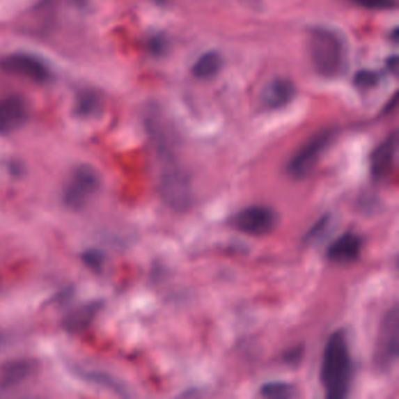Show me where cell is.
<instances>
[{"label":"cell","mask_w":399,"mask_h":399,"mask_svg":"<svg viewBox=\"0 0 399 399\" xmlns=\"http://www.w3.org/2000/svg\"><path fill=\"white\" fill-rule=\"evenodd\" d=\"M146 125L154 144L161 196L169 206L183 211L189 208L191 203V187L187 175L180 164L171 141L158 115L149 111Z\"/></svg>","instance_id":"obj_1"},{"label":"cell","mask_w":399,"mask_h":399,"mask_svg":"<svg viewBox=\"0 0 399 399\" xmlns=\"http://www.w3.org/2000/svg\"><path fill=\"white\" fill-rule=\"evenodd\" d=\"M320 376L328 398L343 399L349 395L354 366L348 341L343 330L334 331L327 340Z\"/></svg>","instance_id":"obj_2"},{"label":"cell","mask_w":399,"mask_h":399,"mask_svg":"<svg viewBox=\"0 0 399 399\" xmlns=\"http://www.w3.org/2000/svg\"><path fill=\"white\" fill-rule=\"evenodd\" d=\"M309 54L316 72L324 77H336L347 67V48L343 39L328 29H314L309 37Z\"/></svg>","instance_id":"obj_3"},{"label":"cell","mask_w":399,"mask_h":399,"mask_svg":"<svg viewBox=\"0 0 399 399\" xmlns=\"http://www.w3.org/2000/svg\"><path fill=\"white\" fill-rule=\"evenodd\" d=\"M100 187V175L92 165H77L63 187V203L72 211H82L92 202Z\"/></svg>","instance_id":"obj_4"},{"label":"cell","mask_w":399,"mask_h":399,"mask_svg":"<svg viewBox=\"0 0 399 399\" xmlns=\"http://www.w3.org/2000/svg\"><path fill=\"white\" fill-rule=\"evenodd\" d=\"M399 352V311L395 304L382 319L375 345L374 363L381 371H389L395 366Z\"/></svg>","instance_id":"obj_5"},{"label":"cell","mask_w":399,"mask_h":399,"mask_svg":"<svg viewBox=\"0 0 399 399\" xmlns=\"http://www.w3.org/2000/svg\"><path fill=\"white\" fill-rule=\"evenodd\" d=\"M335 135V129H323L311 136L288 162L287 171L290 176L300 180L309 175L311 170L315 168L323 152L329 148Z\"/></svg>","instance_id":"obj_6"},{"label":"cell","mask_w":399,"mask_h":399,"mask_svg":"<svg viewBox=\"0 0 399 399\" xmlns=\"http://www.w3.org/2000/svg\"><path fill=\"white\" fill-rule=\"evenodd\" d=\"M278 213L265 205H253L239 211L232 224L242 233L249 235H266L278 226Z\"/></svg>","instance_id":"obj_7"},{"label":"cell","mask_w":399,"mask_h":399,"mask_svg":"<svg viewBox=\"0 0 399 399\" xmlns=\"http://www.w3.org/2000/svg\"><path fill=\"white\" fill-rule=\"evenodd\" d=\"M0 68L6 73L25 77L34 82H46L51 77V70L46 63L36 55L17 52L0 60Z\"/></svg>","instance_id":"obj_8"},{"label":"cell","mask_w":399,"mask_h":399,"mask_svg":"<svg viewBox=\"0 0 399 399\" xmlns=\"http://www.w3.org/2000/svg\"><path fill=\"white\" fill-rule=\"evenodd\" d=\"M29 120V106L20 96L0 99V134L17 132Z\"/></svg>","instance_id":"obj_9"},{"label":"cell","mask_w":399,"mask_h":399,"mask_svg":"<svg viewBox=\"0 0 399 399\" xmlns=\"http://www.w3.org/2000/svg\"><path fill=\"white\" fill-rule=\"evenodd\" d=\"M398 146L397 132L389 135L370 156V173L376 182H381L390 176L395 164L396 152Z\"/></svg>","instance_id":"obj_10"},{"label":"cell","mask_w":399,"mask_h":399,"mask_svg":"<svg viewBox=\"0 0 399 399\" xmlns=\"http://www.w3.org/2000/svg\"><path fill=\"white\" fill-rule=\"evenodd\" d=\"M363 240L359 235L348 232L340 235L328 247L327 256L338 264H348L359 259L362 252Z\"/></svg>","instance_id":"obj_11"},{"label":"cell","mask_w":399,"mask_h":399,"mask_svg":"<svg viewBox=\"0 0 399 399\" xmlns=\"http://www.w3.org/2000/svg\"><path fill=\"white\" fill-rule=\"evenodd\" d=\"M38 363L30 359H13L0 369V389L8 390L22 384L37 371Z\"/></svg>","instance_id":"obj_12"},{"label":"cell","mask_w":399,"mask_h":399,"mask_svg":"<svg viewBox=\"0 0 399 399\" xmlns=\"http://www.w3.org/2000/svg\"><path fill=\"white\" fill-rule=\"evenodd\" d=\"M297 95L295 84L285 77H276L268 82L261 92V99L265 104L272 108L286 106Z\"/></svg>","instance_id":"obj_13"},{"label":"cell","mask_w":399,"mask_h":399,"mask_svg":"<svg viewBox=\"0 0 399 399\" xmlns=\"http://www.w3.org/2000/svg\"><path fill=\"white\" fill-rule=\"evenodd\" d=\"M101 308H102V302L92 301L89 304L74 309L63 319V328L70 334L82 333L92 326Z\"/></svg>","instance_id":"obj_14"},{"label":"cell","mask_w":399,"mask_h":399,"mask_svg":"<svg viewBox=\"0 0 399 399\" xmlns=\"http://www.w3.org/2000/svg\"><path fill=\"white\" fill-rule=\"evenodd\" d=\"M102 96L94 89H84L79 93L74 103V114L79 118H94L102 109Z\"/></svg>","instance_id":"obj_15"},{"label":"cell","mask_w":399,"mask_h":399,"mask_svg":"<svg viewBox=\"0 0 399 399\" xmlns=\"http://www.w3.org/2000/svg\"><path fill=\"white\" fill-rule=\"evenodd\" d=\"M221 66H223L221 55L217 52H208L194 63L192 72L194 77L198 79L208 80L217 75Z\"/></svg>","instance_id":"obj_16"},{"label":"cell","mask_w":399,"mask_h":399,"mask_svg":"<svg viewBox=\"0 0 399 399\" xmlns=\"http://www.w3.org/2000/svg\"><path fill=\"white\" fill-rule=\"evenodd\" d=\"M260 393L266 398H290L295 396V388L287 382H269L261 386Z\"/></svg>","instance_id":"obj_17"},{"label":"cell","mask_w":399,"mask_h":399,"mask_svg":"<svg viewBox=\"0 0 399 399\" xmlns=\"http://www.w3.org/2000/svg\"><path fill=\"white\" fill-rule=\"evenodd\" d=\"M84 377H87L88 381H93L94 383L101 384L107 389H111L113 391L125 392V389L120 383L115 381L113 377H110L109 375L100 374V373H89V374H84Z\"/></svg>","instance_id":"obj_18"},{"label":"cell","mask_w":399,"mask_h":399,"mask_svg":"<svg viewBox=\"0 0 399 399\" xmlns=\"http://www.w3.org/2000/svg\"><path fill=\"white\" fill-rule=\"evenodd\" d=\"M330 223L329 214H324L321 219L318 220L313 226L309 228L307 235H304V242H314L319 235H322L323 232H326L327 227Z\"/></svg>","instance_id":"obj_19"},{"label":"cell","mask_w":399,"mask_h":399,"mask_svg":"<svg viewBox=\"0 0 399 399\" xmlns=\"http://www.w3.org/2000/svg\"><path fill=\"white\" fill-rule=\"evenodd\" d=\"M352 1L369 10H391L396 6V0H352Z\"/></svg>","instance_id":"obj_20"},{"label":"cell","mask_w":399,"mask_h":399,"mask_svg":"<svg viewBox=\"0 0 399 399\" xmlns=\"http://www.w3.org/2000/svg\"><path fill=\"white\" fill-rule=\"evenodd\" d=\"M378 82V75L371 70H359L355 75V84L359 87H373Z\"/></svg>","instance_id":"obj_21"},{"label":"cell","mask_w":399,"mask_h":399,"mask_svg":"<svg viewBox=\"0 0 399 399\" xmlns=\"http://www.w3.org/2000/svg\"><path fill=\"white\" fill-rule=\"evenodd\" d=\"M84 260L88 267L99 269L102 266L103 256L99 251H88L84 253Z\"/></svg>","instance_id":"obj_22"},{"label":"cell","mask_w":399,"mask_h":399,"mask_svg":"<svg viewBox=\"0 0 399 399\" xmlns=\"http://www.w3.org/2000/svg\"><path fill=\"white\" fill-rule=\"evenodd\" d=\"M388 66L390 70L396 72L397 68H398V58H397V56H392V58H390L388 61Z\"/></svg>","instance_id":"obj_23"},{"label":"cell","mask_w":399,"mask_h":399,"mask_svg":"<svg viewBox=\"0 0 399 399\" xmlns=\"http://www.w3.org/2000/svg\"><path fill=\"white\" fill-rule=\"evenodd\" d=\"M3 343H4V337H3V335H1V333H0V348H1Z\"/></svg>","instance_id":"obj_24"}]
</instances>
